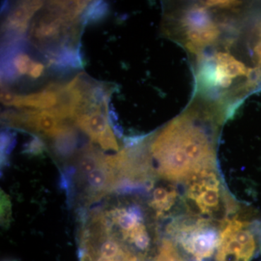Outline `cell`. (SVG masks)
I'll list each match as a JSON object with an SVG mask.
<instances>
[{"label": "cell", "mask_w": 261, "mask_h": 261, "mask_svg": "<svg viewBox=\"0 0 261 261\" xmlns=\"http://www.w3.org/2000/svg\"><path fill=\"white\" fill-rule=\"evenodd\" d=\"M257 247H259V250L261 253V224L259 226L258 232L257 237Z\"/></svg>", "instance_id": "obj_20"}, {"label": "cell", "mask_w": 261, "mask_h": 261, "mask_svg": "<svg viewBox=\"0 0 261 261\" xmlns=\"http://www.w3.org/2000/svg\"><path fill=\"white\" fill-rule=\"evenodd\" d=\"M221 112L196 102L173 119L154 137L150 153L161 177L186 181L194 173L216 168V147L211 126L219 122Z\"/></svg>", "instance_id": "obj_2"}, {"label": "cell", "mask_w": 261, "mask_h": 261, "mask_svg": "<svg viewBox=\"0 0 261 261\" xmlns=\"http://www.w3.org/2000/svg\"><path fill=\"white\" fill-rule=\"evenodd\" d=\"M87 181L91 190L94 191H105L108 190L109 187L114 184L116 176L114 171L109 169L103 163L102 166H99L87 176Z\"/></svg>", "instance_id": "obj_11"}, {"label": "cell", "mask_w": 261, "mask_h": 261, "mask_svg": "<svg viewBox=\"0 0 261 261\" xmlns=\"http://www.w3.org/2000/svg\"><path fill=\"white\" fill-rule=\"evenodd\" d=\"M174 243L193 261H205L215 255L219 231L210 220L195 217L174 221L168 228Z\"/></svg>", "instance_id": "obj_3"}, {"label": "cell", "mask_w": 261, "mask_h": 261, "mask_svg": "<svg viewBox=\"0 0 261 261\" xmlns=\"http://www.w3.org/2000/svg\"><path fill=\"white\" fill-rule=\"evenodd\" d=\"M15 97H16V96L12 94L9 91H2L1 101L5 106H13V105H14Z\"/></svg>", "instance_id": "obj_19"}, {"label": "cell", "mask_w": 261, "mask_h": 261, "mask_svg": "<svg viewBox=\"0 0 261 261\" xmlns=\"http://www.w3.org/2000/svg\"><path fill=\"white\" fill-rule=\"evenodd\" d=\"M260 47V34L252 24L238 19L223 21L217 40L195 56L202 102L222 111L226 99L261 87Z\"/></svg>", "instance_id": "obj_1"}, {"label": "cell", "mask_w": 261, "mask_h": 261, "mask_svg": "<svg viewBox=\"0 0 261 261\" xmlns=\"http://www.w3.org/2000/svg\"><path fill=\"white\" fill-rule=\"evenodd\" d=\"M185 182L187 202L198 217L209 220L218 214L224 202V194L216 168L201 170Z\"/></svg>", "instance_id": "obj_4"}, {"label": "cell", "mask_w": 261, "mask_h": 261, "mask_svg": "<svg viewBox=\"0 0 261 261\" xmlns=\"http://www.w3.org/2000/svg\"><path fill=\"white\" fill-rule=\"evenodd\" d=\"M58 96L56 86L48 87L42 92L25 96H16L13 106L17 108H32L36 111L49 110L58 104Z\"/></svg>", "instance_id": "obj_8"}, {"label": "cell", "mask_w": 261, "mask_h": 261, "mask_svg": "<svg viewBox=\"0 0 261 261\" xmlns=\"http://www.w3.org/2000/svg\"><path fill=\"white\" fill-rule=\"evenodd\" d=\"M97 261H115L111 258H107V257H100L98 259Z\"/></svg>", "instance_id": "obj_21"}, {"label": "cell", "mask_w": 261, "mask_h": 261, "mask_svg": "<svg viewBox=\"0 0 261 261\" xmlns=\"http://www.w3.org/2000/svg\"><path fill=\"white\" fill-rule=\"evenodd\" d=\"M97 143L105 149H114V150H118V143L116 137L111 126H108V129L102 135V137L97 140Z\"/></svg>", "instance_id": "obj_14"}, {"label": "cell", "mask_w": 261, "mask_h": 261, "mask_svg": "<svg viewBox=\"0 0 261 261\" xmlns=\"http://www.w3.org/2000/svg\"><path fill=\"white\" fill-rule=\"evenodd\" d=\"M1 218L2 224H8L9 218L11 216V205L8 196L1 192Z\"/></svg>", "instance_id": "obj_17"}, {"label": "cell", "mask_w": 261, "mask_h": 261, "mask_svg": "<svg viewBox=\"0 0 261 261\" xmlns=\"http://www.w3.org/2000/svg\"><path fill=\"white\" fill-rule=\"evenodd\" d=\"M250 222L226 219L219 230L216 261H251L257 247V238L249 229Z\"/></svg>", "instance_id": "obj_5"}, {"label": "cell", "mask_w": 261, "mask_h": 261, "mask_svg": "<svg viewBox=\"0 0 261 261\" xmlns=\"http://www.w3.org/2000/svg\"><path fill=\"white\" fill-rule=\"evenodd\" d=\"M178 193L173 186L158 187L153 192L152 206L159 216L169 212L178 202Z\"/></svg>", "instance_id": "obj_10"}, {"label": "cell", "mask_w": 261, "mask_h": 261, "mask_svg": "<svg viewBox=\"0 0 261 261\" xmlns=\"http://www.w3.org/2000/svg\"><path fill=\"white\" fill-rule=\"evenodd\" d=\"M75 123L81 129L89 136L91 140L97 142L103 134L108 129V119L102 112V108L99 106L92 113H82L75 116Z\"/></svg>", "instance_id": "obj_7"}, {"label": "cell", "mask_w": 261, "mask_h": 261, "mask_svg": "<svg viewBox=\"0 0 261 261\" xmlns=\"http://www.w3.org/2000/svg\"><path fill=\"white\" fill-rule=\"evenodd\" d=\"M42 2L39 1L24 2L19 5L8 16L7 27L18 32H24L32 15L42 8Z\"/></svg>", "instance_id": "obj_9"}, {"label": "cell", "mask_w": 261, "mask_h": 261, "mask_svg": "<svg viewBox=\"0 0 261 261\" xmlns=\"http://www.w3.org/2000/svg\"><path fill=\"white\" fill-rule=\"evenodd\" d=\"M33 61H31L28 55L19 54L15 57L14 59V65L15 69L17 70L19 74L23 75L29 73Z\"/></svg>", "instance_id": "obj_15"}, {"label": "cell", "mask_w": 261, "mask_h": 261, "mask_svg": "<svg viewBox=\"0 0 261 261\" xmlns=\"http://www.w3.org/2000/svg\"><path fill=\"white\" fill-rule=\"evenodd\" d=\"M44 70V65L39 63L33 62L30 70H29L28 74L32 77L33 79H37L42 75Z\"/></svg>", "instance_id": "obj_18"}, {"label": "cell", "mask_w": 261, "mask_h": 261, "mask_svg": "<svg viewBox=\"0 0 261 261\" xmlns=\"http://www.w3.org/2000/svg\"><path fill=\"white\" fill-rule=\"evenodd\" d=\"M104 163V159L100 155L93 152L88 150L84 152L79 160V170L82 175H88L96 168L102 166Z\"/></svg>", "instance_id": "obj_13"}, {"label": "cell", "mask_w": 261, "mask_h": 261, "mask_svg": "<svg viewBox=\"0 0 261 261\" xmlns=\"http://www.w3.org/2000/svg\"><path fill=\"white\" fill-rule=\"evenodd\" d=\"M154 261H187L179 247L174 242L164 240L160 247Z\"/></svg>", "instance_id": "obj_12"}, {"label": "cell", "mask_w": 261, "mask_h": 261, "mask_svg": "<svg viewBox=\"0 0 261 261\" xmlns=\"http://www.w3.org/2000/svg\"><path fill=\"white\" fill-rule=\"evenodd\" d=\"M11 120L17 124H23L27 128L40 132L49 137H59L68 132V127L63 126L51 110L27 111L23 115H15Z\"/></svg>", "instance_id": "obj_6"}, {"label": "cell", "mask_w": 261, "mask_h": 261, "mask_svg": "<svg viewBox=\"0 0 261 261\" xmlns=\"http://www.w3.org/2000/svg\"><path fill=\"white\" fill-rule=\"evenodd\" d=\"M120 249L118 244L111 240H108L102 244L100 248V254L102 257L112 259L119 255Z\"/></svg>", "instance_id": "obj_16"}]
</instances>
